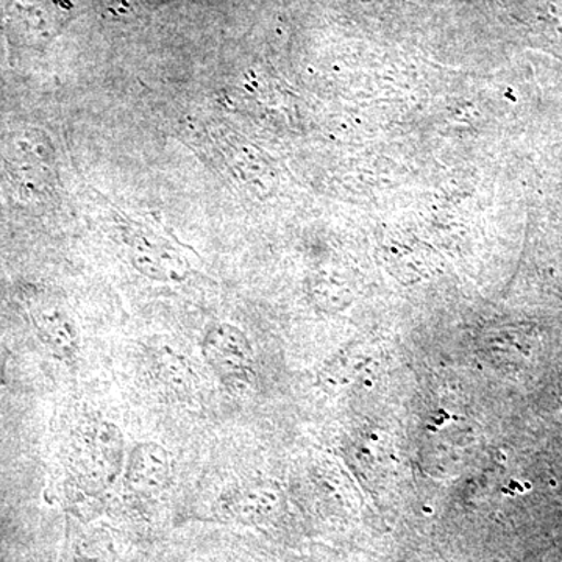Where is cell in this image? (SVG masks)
<instances>
[{
	"label": "cell",
	"mask_w": 562,
	"mask_h": 562,
	"mask_svg": "<svg viewBox=\"0 0 562 562\" xmlns=\"http://www.w3.org/2000/svg\"><path fill=\"white\" fill-rule=\"evenodd\" d=\"M124 435L106 420L88 424L74 450V475L83 490L102 491L124 472Z\"/></svg>",
	"instance_id": "obj_1"
},
{
	"label": "cell",
	"mask_w": 562,
	"mask_h": 562,
	"mask_svg": "<svg viewBox=\"0 0 562 562\" xmlns=\"http://www.w3.org/2000/svg\"><path fill=\"white\" fill-rule=\"evenodd\" d=\"M203 361L227 390L241 392L254 383V350L246 333L228 322L209 325L201 341Z\"/></svg>",
	"instance_id": "obj_2"
},
{
	"label": "cell",
	"mask_w": 562,
	"mask_h": 562,
	"mask_svg": "<svg viewBox=\"0 0 562 562\" xmlns=\"http://www.w3.org/2000/svg\"><path fill=\"white\" fill-rule=\"evenodd\" d=\"M70 16L65 0H14L7 18V36L13 49L40 50L60 35Z\"/></svg>",
	"instance_id": "obj_3"
},
{
	"label": "cell",
	"mask_w": 562,
	"mask_h": 562,
	"mask_svg": "<svg viewBox=\"0 0 562 562\" xmlns=\"http://www.w3.org/2000/svg\"><path fill=\"white\" fill-rule=\"evenodd\" d=\"M144 361L151 384L161 395L181 403L198 397L201 387L199 373L190 357L171 342L160 339L147 344L144 349Z\"/></svg>",
	"instance_id": "obj_4"
},
{
	"label": "cell",
	"mask_w": 562,
	"mask_h": 562,
	"mask_svg": "<svg viewBox=\"0 0 562 562\" xmlns=\"http://www.w3.org/2000/svg\"><path fill=\"white\" fill-rule=\"evenodd\" d=\"M133 268L158 283H181L191 277L190 261L172 243L155 233L136 232L128 241Z\"/></svg>",
	"instance_id": "obj_5"
},
{
	"label": "cell",
	"mask_w": 562,
	"mask_h": 562,
	"mask_svg": "<svg viewBox=\"0 0 562 562\" xmlns=\"http://www.w3.org/2000/svg\"><path fill=\"white\" fill-rule=\"evenodd\" d=\"M172 475V457L158 442H138L132 447L124 464L125 484L136 494H157Z\"/></svg>",
	"instance_id": "obj_6"
},
{
	"label": "cell",
	"mask_w": 562,
	"mask_h": 562,
	"mask_svg": "<svg viewBox=\"0 0 562 562\" xmlns=\"http://www.w3.org/2000/svg\"><path fill=\"white\" fill-rule=\"evenodd\" d=\"M224 503L235 516L257 519L269 516L279 508L280 491L272 482L247 483L228 492Z\"/></svg>",
	"instance_id": "obj_7"
},
{
	"label": "cell",
	"mask_w": 562,
	"mask_h": 562,
	"mask_svg": "<svg viewBox=\"0 0 562 562\" xmlns=\"http://www.w3.org/2000/svg\"><path fill=\"white\" fill-rule=\"evenodd\" d=\"M41 333L58 358L76 362L80 353V333L68 313L55 310L40 321Z\"/></svg>",
	"instance_id": "obj_8"
},
{
	"label": "cell",
	"mask_w": 562,
	"mask_h": 562,
	"mask_svg": "<svg viewBox=\"0 0 562 562\" xmlns=\"http://www.w3.org/2000/svg\"><path fill=\"white\" fill-rule=\"evenodd\" d=\"M371 362L368 350L346 349L327 362L319 373V383L324 387H341L357 379Z\"/></svg>",
	"instance_id": "obj_9"
}]
</instances>
